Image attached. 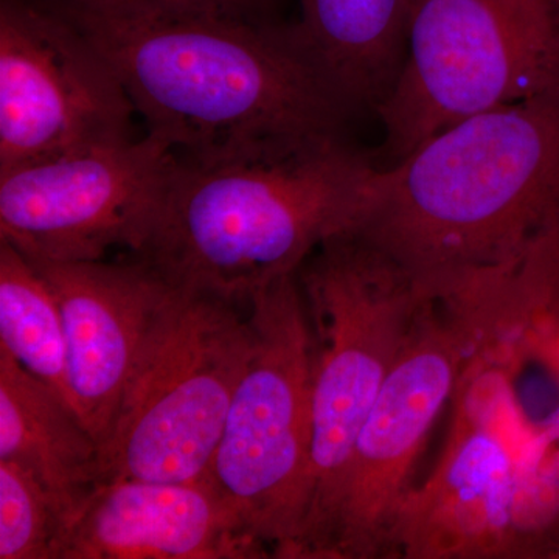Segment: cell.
Wrapping results in <instances>:
<instances>
[{
    "mask_svg": "<svg viewBox=\"0 0 559 559\" xmlns=\"http://www.w3.org/2000/svg\"><path fill=\"white\" fill-rule=\"evenodd\" d=\"M468 342L465 308L433 290L349 455L319 559L393 558L418 459L451 403Z\"/></svg>",
    "mask_w": 559,
    "mask_h": 559,
    "instance_id": "9",
    "label": "cell"
},
{
    "mask_svg": "<svg viewBox=\"0 0 559 559\" xmlns=\"http://www.w3.org/2000/svg\"><path fill=\"white\" fill-rule=\"evenodd\" d=\"M73 2H127V0H73ZM143 2L197 3V5L250 7L257 0H143Z\"/></svg>",
    "mask_w": 559,
    "mask_h": 559,
    "instance_id": "18",
    "label": "cell"
},
{
    "mask_svg": "<svg viewBox=\"0 0 559 559\" xmlns=\"http://www.w3.org/2000/svg\"><path fill=\"white\" fill-rule=\"evenodd\" d=\"M312 333L311 506L294 559H319L355 441L433 289L358 230L297 271Z\"/></svg>",
    "mask_w": 559,
    "mask_h": 559,
    "instance_id": "5",
    "label": "cell"
},
{
    "mask_svg": "<svg viewBox=\"0 0 559 559\" xmlns=\"http://www.w3.org/2000/svg\"><path fill=\"white\" fill-rule=\"evenodd\" d=\"M0 349L70 404L60 307L31 259L5 240H0Z\"/></svg>",
    "mask_w": 559,
    "mask_h": 559,
    "instance_id": "16",
    "label": "cell"
},
{
    "mask_svg": "<svg viewBox=\"0 0 559 559\" xmlns=\"http://www.w3.org/2000/svg\"><path fill=\"white\" fill-rule=\"evenodd\" d=\"M377 170L342 139L216 164L178 157L134 259L173 288L248 307L323 242L358 227Z\"/></svg>",
    "mask_w": 559,
    "mask_h": 559,
    "instance_id": "4",
    "label": "cell"
},
{
    "mask_svg": "<svg viewBox=\"0 0 559 559\" xmlns=\"http://www.w3.org/2000/svg\"><path fill=\"white\" fill-rule=\"evenodd\" d=\"M51 2L180 160L278 156L341 139L348 112L293 31L253 22L249 7Z\"/></svg>",
    "mask_w": 559,
    "mask_h": 559,
    "instance_id": "2",
    "label": "cell"
},
{
    "mask_svg": "<svg viewBox=\"0 0 559 559\" xmlns=\"http://www.w3.org/2000/svg\"><path fill=\"white\" fill-rule=\"evenodd\" d=\"M290 31L347 112L381 105L403 64L415 0H299Z\"/></svg>",
    "mask_w": 559,
    "mask_h": 559,
    "instance_id": "15",
    "label": "cell"
},
{
    "mask_svg": "<svg viewBox=\"0 0 559 559\" xmlns=\"http://www.w3.org/2000/svg\"><path fill=\"white\" fill-rule=\"evenodd\" d=\"M447 450L412 492L399 558H559V311L471 312Z\"/></svg>",
    "mask_w": 559,
    "mask_h": 559,
    "instance_id": "1",
    "label": "cell"
},
{
    "mask_svg": "<svg viewBox=\"0 0 559 559\" xmlns=\"http://www.w3.org/2000/svg\"><path fill=\"white\" fill-rule=\"evenodd\" d=\"M272 557L212 480L102 484L62 535L57 559Z\"/></svg>",
    "mask_w": 559,
    "mask_h": 559,
    "instance_id": "13",
    "label": "cell"
},
{
    "mask_svg": "<svg viewBox=\"0 0 559 559\" xmlns=\"http://www.w3.org/2000/svg\"><path fill=\"white\" fill-rule=\"evenodd\" d=\"M252 348L238 305L170 286L103 443V484L209 479Z\"/></svg>",
    "mask_w": 559,
    "mask_h": 559,
    "instance_id": "8",
    "label": "cell"
},
{
    "mask_svg": "<svg viewBox=\"0 0 559 559\" xmlns=\"http://www.w3.org/2000/svg\"><path fill=\"white\" fill-rule=\"evenodd\" d=\"M0 460L28 471L55 500L68 527L103 484L100 444L79 414L3 349Z\"/></svg>",
    "mask_w": 559,
    "mask_h": 559,
    "instance_id": "14",
    "label": "cell"
},
{
    "mask_svg": "<svg viewBox=\"0 0 559 559\" xmlns=\"http://www.w3.org/2000/svg\"><path fill=\"white\" fill-rule=\"evenodd\" d=\"M135 109L51 0L0 2V171L131 139Z\"/></svg>",
    "mask_w": 559,
    "mask_h": 559,
    "instance_id": "10",
    "label": "cell"
},
{
    "mask_svg": "<svg viewBox=\"0 0 559 559\" xmlns=\"http://www.w3.org/2000/svg\"><path fill=\"white\" fill-rule=\"evenodd\" d=\"M253 348L209 479L274 558H294L311 506L312 333L296 274L248 304Z\"/></svg>",
    "mask_w": 559,
    "mask_h": 559,
    "instance_id": "6",
    "label": "cell"
},
{
    "mask_svg": "<svg viewBox=\"0 0 559 559\" xmlns=\"http://www.w3.org/2000/svg\"><path fill=\"white\" fill-rule=\"evenodd\" d=\"M64 516L28 471L0 460V559H57Z\"/></svg>",
    "mask_w": 559,
    "mask_h": 559,
    "instance_id": "17",
    "label": "cell"
},
{
    "mask_svg": "<svg viewBox=\"0 0 559 559\" xmlns=\"http://www.w3.org/2000/svg\"><path fill=\"white\" fill-rule=\"evenodd\" d=\"M178 156L146 134L0 171V240L49 261L132 253L148 237Z\"/></svg>",
    "mask_w": 559,
    "mask_h": 559,
    "instance_id": "11",
    "label": "cell"
},
{
    "mask_svg": "<svg viewBox=\"0 0 559 559\" xmlns=\"http://www.w3.org/2000/svg\"><path fill=\"white\" fill-rule=\"evenodd\" d=\"M355 229L430 288L520 264L559 229V90L378 167Z\"/></svg>",
    "mask_w": 559,
    "mask_h": 559,
    "instance_id": "3",
    "label": "cell"
},
{
    "mask_svg": "<svg viewBox=\"0 0 559 559\" xmlns=\"http://www.w3.org/2000/svg\"><path fill=\"white\" fill-rule=\"evenodd\" d=\"M559 90V0H415L378 106L392 164L477 114Z\"/></svg>",
    "mask_w": 559,
    "mask_h": 559,
    "instance_id": "7",
    "label": "cell"
},
{
    "mask_svg": "<svg viewBox=\"0 0 559 559\" xmlns=\"http://www.w3.org/2000/svg\"><path fill=\"white\" fill-rule=\"evenodd\" d=\"M31 261L60 307L70 404L102 450L170 285L135 259Z\"/></svg>",
    "mask_w": 559,
    "mask_h": 559,
    "instance_id": "12",
    "label": "cell"
}]
</instances>
